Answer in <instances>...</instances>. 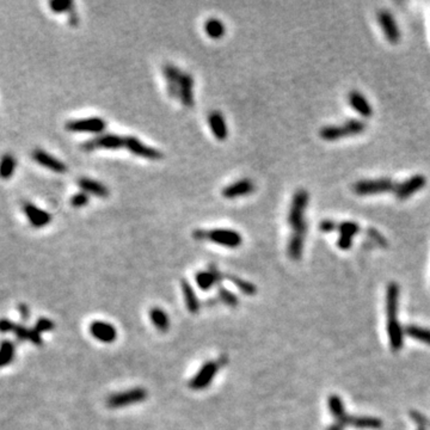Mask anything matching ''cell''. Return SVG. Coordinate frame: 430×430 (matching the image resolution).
<instances>
[{
    "instance_id": "obj_29",
    "label": "cell",
    "mask_w": 430,
    "mask_h": 430,
    "mask_svg": "<svg viewBox=\"0 0 430 430\" xmlns=\"http://www.w3.org/2000/svg\"><path fill=\"white\" fill-rule=\"evenodd\" d=\"M205 31L210 38L219 40L226 33L225 24L218 18H209L205 23Z\"/></svg>"
},
{
    "instance_id": "obj_6",
    "label": "cell",
    "mask_w": 430,
    "mask_h": 430,
    "mask_svg": "<svg viewBox=\"0 0 430 430\" xmlns=\"http://www.w3.org/2000/svg\"><path fill=\"white\" fill-rule=\"evenodd\" d=\"M147 398V391L145 388L135 387L132 390L114 393L107 399L108 406L111 409H119V407L129 406L133 404L141 403Z\"/></svg>"
},
{
    "instance_id": "obj_20",
    "label": "cell",
    "mask_w": 430,
    "mask_h": 430,
    "mask_svg": "<svg viewBox=\"0 0 430 430\" xmlns=\"http://www.w3.org/2000/svg\"><path fill=\"white\" fill-rule=\"evenodd\" d=\"M78 186L81 189V191L89 194V195H95L97 197H102V199H105V197L109 196L110 194L107 186L102 184L101 182L91 180V178L88 177L79 178Z\"/></svg>"
},
{
    "instance_id": "obj_24",
    "label": "cell",
    "mask_w": 430,
    "mask_h": 430,
    "mask_svg": "<svg viewBox=\"0 0 430 430\" xmlns=\"http://www.w3.org/2000/svg\"><path fill=\"white\" fill-rule=\"evenodd\" d=\"M387 334L390 340V347L393 352H398L403 348L404 343V327H401L399 321L387 320Z\"/></svg>"
},
{
    "instance_id": "obj_4",
    "label": "cell",
    "mask_w": 430,
    "mask_h": 430,
    "mask_svg": "<svg viewBox=\"0 0 430 430\" xmlns=\"http://www.w3.org/2000/svg\"><path fill=\"white\" fill-rule=\"evenodd\" d=\"M310 201V194L307 190L299 189L296 190L293 195L291 207H289V213L287 221L292 228H296L304 224L305 221V210L308 206Z\"/></svg>"
},
{
    "instance_id": "obj_35",
    "label": "cell",
    "mask_w": 430,
    "mask_h": 430,
    "mask_svg": "<svg viewBox=\"0 0 430 430\" xmlns=\"http://www.w3.org/2000/svg\"><path fill=\"white\" fill-rule=\"evenodd\" d=\"M50 9L54 14H65V12H71L73 10V2L71 0H53L49 3Z\"/></svg>"
},
{
    "instance_id": "obj_33",
    "label": "cell",
    "mask_w": 430,
    "mask_h": 430,
    "mask_svg": "<svg viewBox=\"0 0 430 430\" xmlns=\"http://www.w3.org/2000/svg\"><path fill=\"white\" fill-rule=\"evenodd\" d=\"M182 289H183V294L186 296V304L188 310L193 313H195L200 310V301L196 298L195 292L191 288V286L187 281H182Z\"/></svg>"
},
{
    "instance_id": "obj_27",
    "label": "cell",
    "mask_w": 430,
    "mask_h": 430,
    "mask_svg": "<svg viewBox=\"0 0 430 430\" xmlns=\"http://www.w3.org/2000/svg\"><path fill=\"white\" fill-rule=\"evenodd\" d=\"M149 318H151L152 323L154 324V326L157 327L159 331L165 332V331H167L168 327H170V320H168L166 312L161 310V308H152V310L149 311Z\"/></svg>"
},
{
    "instance_id": "obj_9",
    "label": "cell",
    "mask_w": 430,
    "mask_h": 430,
    "mask_svg": "<svg viewBox=\"0 0 430 430\" xmlns=\"http://www.w3.org/2000/svg\"><path fill=\"white\" fill-rule=\"evenodd\" d=\"M107 127V122L101 117H89V119L72 120L66 122V130L72 133H94L100 134Z\"/></svg>"
},
{
    "instance_id": "obj_19",
    "label": "cell",
    "mask_w": 430,
    "mask_h": 430,
    "mask_svg": "<svg viewBox=\"0 0 430 430\" xmlns=\"http://www.w3.org/2000/svg\"><path fill=\"white\" fill-rule=\"evenodd\" d=\"M208 124L210 129H212L213 135H214L216 139L220 140V141H224V140L227 139V124H226V120L221 111L213 110L212 113H209Z\"/></svg>"
},
{
    "instance_id": "obj_30",
    "label": "cell",
    "mask_w": 430,
    "mask_h": 430,
    "mask_svg": "<svg viewBox=\"0 0 430 430\" xmlns=\"http://www.w3.org/2000/svg\"><path fill=\"white\" fill-rule=\"evenodd\" d=\"M327 405H329L331 415L336 418V420H344V418L348 416L346 413V407H344L342 399L337 394H331L327 399Z\"/></svg>"
},
{
    "instance_id": "obj_40",
    "label": "cell",
    "mask_w": 430,
    "mask_h": 430,
    "mask_svg": "<svg viewBox=\"0 0 430 430\" xmlns=\"http://www.w3.org/2000/svg\"><path fill=\"white\" fill-rule=\"evenodd\" d=\"M89 200H90L89 194L84 193V191H81V193H76L72 196L71 206L74 207V208H81V207L88 205Z\"/></svg>"
},
{
    "instance_id": "obj_46",
    "label": "cell",
    "mask_w": 430,
    "mask_h": 430,
    "mask_svg": "<svg viewBox=\"0 0 430 430\" xmlns=\"http://www.w3.org/2000/svg\"><path fill=\"white\" fill-rule=\"evenodd\" d=\"M68 22H69V24L72 25V27H76V25H78V23H79L78 15H76V12H75L74 9H73L72 11L69 12V19H68Z\"/></svg>"
},
{
    "instance_id": "obj_14",
    "label": "cell",
    "mask_w": 430,
    "mask_h": 430,
    "mask_svg": "<svg viewBox=\"0 0 430 430\" xmlns=\"http://www.w3.org/2000/svg\"><path fill=\"white\" fill-rule=\"evenodd\" d=\"M31 157H33L34 160L36 161L38 165L55 172V174H65L67 168H68L66 166L65 162L55 158L54 155L48 153L47 151H44L42 148H35L33 153H31Z\"/></svg>"
},
{
    "instance_id": "obj_32",
    "label": "cell",
    "mask_w": 430,
    "mask_h": 430,
    "mask_svg": "<svg viewBox=\"0 0 430 430\" xmlns=\"http://www.w3.org/2000/svg\"><path fill=\"white\" fill-rule=\"evenodd\" d=\"M16 354L15 344L11 340H3L0 343V368L5 367L14 361Z\"/></svg>"
},
{
    "instance_id": "obj_38",
    "label": "cell",
    "mask_w": 430,
    "mask_h": 430,
    "mask_svg": "<svg viewBox=\"0 0 430 430\" xmlns=\"http://www.w3.org/2000/svg\"><path fill=\"white\" fill-rule=\"evenodd\" d=\"M410 417L412 418L413 422L418 425V429H428L430 426V419L423 415V413L418 412V411H410Z\"/></svg>"
},
{
    "instance_id": "obj_15",
    "label": "cell",
    "mask_w": 430,
    "mask_h": 430,
    "mask_svg": "<svg viewBox=\"0 0 430 430\" xmlns=\"http://www.w3.org/2000/svg\"><path fill=\"white\" fill-rule=\"evenodd\" d=\"M254 191V184L253 182L248 178H243V180H239L234 183L229 184L222 190V196L225 199L232 200L237 199V197L246 196L252 194Z\"/></svg>"
},
{
    "instance_id": "obj_5",
    "label": "cell",
    "mask_w": 430,
    "mask_h": 430,
    "mask_svg": "<svg viewBox=\"0 0 430 430\" xmlns=\"http://www.w3.org/2000/svg\"><path fill=\"white\" fill-rule=\"evenodd\" d=\"M124 147V136L117 135V134H100L88 141H84L80 145L82 151L92 152L95 149H120Z\"/></svg>"
},
{
    "instance_id": "obj_37",
    "label": "cell",
    "mask_w": 430,
    "mask_h": 430,
    "mask_svg": "<svg viewBox=\"0 0 430 430\" xmlns=\"http://www.w3.org/2000/svg\"><path fill=\"white\" fill-rule=\"evenodd\" d=\"M227 279L231 280V281L233 282L234 285L237 286L241 292H244L245 294L252 295V294H254V293L257 292L256 287H254L252 285V283H250V282H247V281H244V280L239 279V277H237V276H227Z\"/></svg>"
},
{
    "instance_id": "obj_10",
    "label": "cell",
    "mask_w": 430,
    "mask_h": 430,
    "mask_svg": "<svg viewBox=\"0 0 430 430\" xmlns=\"http://www.w3.org/2000/svg\"><path fill=\"white\" fill-rule=\"evenodd\" d=\"M426 184V178L423 175H413L410 178H407L401 183L397 184L394 188V196L398 200L403 201L405 199H409L410 196H412L413 194H416L417 191L423 189Z\"/></svg>"
},
{
    "instance_id": "obj_26",
    "label": "cell",
    "mask_w": 430,
    "mask_h": 430,
    "mask_svg": "<svg viewBox=\"0 0 430 430\" xmlns=\"http://www.w3.org/2000/svg\"><path fill=\"white\" fill-rule=\"evenodd\" d=\"M17 159L12 153H5L0 157V180L8 181L15 175Z\"/></svg>"
},
{
    "instance_id": "obj_18",
    "label": "cell",
    "mask_w": 430,
    "mask_h": 430,
    "mask_svg": "<svg viewBox=\"0 0 430 430\" xmlns=\"http://www.w3.org/2000/svg\"><path fill=\"white\" fill-rule=\"evenodd\" d=\"M178 100L186 108H193L194 103H195V101H194V78L187 72H183V75L181 78Z\"/></svg>"
},
{
    "instance_id": "obj_21",
    "label": "cell",
    "mask_w": 430,
    "mask_h": 430,
    "mask_svg": "<svg viewBox=\"0 0 430 430\" xmlns=\"http://www.w3.org/2000/svg\"><path fill=\"white\" fill-rule=\"evenodd\" d=\"M348 101H349L350 107H352L356 113L361 115V116L363 117L372 116L373 114L372 105L369 104L367 98H366L361 92L355 91V90L350 91L348 95Z\"/></svg>"
},
{
    "instance_id": "obj_8",
    "label": "cell",
    "mask_w": 430,
    "mask_h": 430,
    "mask_svg": "<svg viewBox=\"0 0 430 430\" xmlns=\"http://www.w3.org/2000/svg\"><path fill=\"white\" fill-rule=\"evenodd\" d=\"M124 148H127L132 154L136 157L149 159V160H159L164 158V153L157 148L149 147L136 138V136H124Z\"/></svg>"
},
{
    "instance_id": "obj_7",
    "label": "cell",
    "mask_w": 430,
    "mask_h": 430,
    "mask_svg": "<svg viewBox=\"0 0 430 430\" xmlns=\"http://www.w3.org/2000/svg\"><path fill=\"white\" fill-rule=\"evenodd\" d=\"M0 332H14L18 339L21 340H30L35 346H42V338L41 333L35 329H28L23 325H17L14 321L3 318L0 319Z\"/></svg>"
},
{
    "instance_id": "obj_49",
    "label": "cell",
    "mask_w": 430,
    "mask_h": 430,
    "mask_svg": "<svg viewBox=\"0 0 430 430\" xmlns=\"http://www.w3.org/2000/svg\"><path fill=\"white\" fill-rule=\"evenodd\" d=\"M429 429H430V426H429Z\"/></svg>"
},
{
    "instance_id": "obj_42",
    "label": "cell",
    "mask_w": 430,
    "mask_h": 430,
    "mask_svg": "<svg viewBox=\"0 0 430 430\" xmlns=\"http://www.w3.org/2000/svg\"><path fill=\"white\" fill-rule=\"evenodd\" d=\"M35 329H36L40 333L47 332V331H50L54 329V323L50 319H47V318H41V319L36 323Z\"/></svg>"
},
{
    "instance_id": "obj_3",
    "label": "cell",
    "mask_w": 430,
    "mask_h": 430,
    "mask_svg": "<svg viewBox=\"0 0 430 430\" xmlns=\"http://www.w3.org/2000/svg\"><path fill=\"white\" fill-rule=\"evenodd\" d=\"M397 184L391 178H377V180H365L356 182L353 186V191L359 196L379 195V194L393 193Z\"/></svg>"
},
{
    "instance_id": "obj_13",
    "label": "cell",
    "mask_w": 430,
    "mask_h": 430,
    "mask_svg": "<svg viewBox=\"0 0 430 430\" xmlns=\"http://www.w3.org/2000/svg\"><path fill=\"white\" fill-rule=\"evenodd\" d=\"M378 22L380 25L382 33L388 42L392 44H396L400 40V31L399 28L394 21V17L386 10H381L378 12Z\"/></svg>"
},
{
    "instance_id": "obj_11",
    "label": "cell",
    "mask_w": 430,
    "mask_h": 430,
    "mask_svg": "<svg viewBox=\"0 0 430 430\" xmlns=\"http://www.w3.org/2000/svg\"><path fill=\"white\" fill-rule=\"evenodd\" d=\"M23 212L27 216L28 221L34 228H42L46 227L52 222V214L48 213L33 202H24L23 203Z\"/></svg>"
},
{
    "instance_id": "obj_16",
    "label": "cell",
    "mask_w": 430,
    "mask_h": 430,
    "mask_svg": "<svg viewBox=\"0 0 430 430\" xmlns=\"http://www.w3.org/2000/svg\"><path fill=\"white\" fill-rule=\"evenodd\" d=\"M90 332L96 339L103 343H111L116 339L117 331L110 323L96 320L90 325Z\"/></svg>"
},
{
    "instance_id": "obj_44",
    "label": "cell",
    "mask_w": 430,
    "mask_h": 430,
    "mask_svg": "<svg viewBox=\"0 0 430 430\" xmlns=\"http://www.w3.org/2000/svg\"><path fill=\"white\" fill-rule=\"evenodd\" d=\"M337 245H338L340 250H349L353 245V238L348 237V235L339 234L338 240H337Z\"/></svg>"
},
{
    "instance_id": "obj_45",
    "label": "cell",
    "mask_w": 430,
    "mask_h": 430,
    "mask_svg": "<svg viewBox=\"0 0 430 430\" xmlns=\"http://www.w3.org/2000/svg\"><path fill=\"white\" fill-rule=\"evenodd\" d=\"M18 311L19 313H21L22 318H23V320H28L29 318H30V310H29V306L21 304L18 306Z\"/></svg>"
},
{
    "instance_id": "obj_41",
    "label": "cell",
    "mask_w": 430,
    "mask_h": 430,
    "mask_svg": "<svg viewBox=\"0 0 430 430\" xmlns=\"http://www.w3.org/2000/svg\"><path fill=\"white\" fill-rule=\"evenodd\" d=\"M219 295H220V299H221V300L224 301L225 304H227L229 306H233V307L238 304V299L235 298V295L233 294V293L227 291V289L220 288Z\"/></svg>"
},
{
    "instance_id": "obj_47",
    "label": "cell",
    "mask_w": 430,
    "mask_h": 430,
    "mask_svg": "<svg viewBox=\"0 0 430 430\" xmlns=\"http://www.w3.org/2000/svg\"><path fill=\"white\" fill-rule=\"evenodd\" d=\"M346 426L347 424L344 422H342V420H336L332 425H330L329 428H327V430H344L346 429Z\"/></svg>"
},
{
    "instance_id": "obj_43",
    "label": "cell",
    "mask_w": 430,
    "mask_h": 430,
    "mask_svg": "<svg viewBox=\"0 0 430 430\" xmlns=\"http://www.w3.org/2000/svg\"><path fill=\"white\" fill-rule=\"evenodd\" d=\"M337 227H338V224L330 219L323 220L319 224V229L321 232H325V233H331V232L337 231Z\"/></svg>"
},
{
    "instance_id": "obj_48",
    "label": "cell",
    "mask_w": 430,
    "mask_h": 430,
    "mask_svg": "<svg viewBox=\"0 0 430 430\" xmlns=\"http://www.w3.org/2000/svg\"><path fill=\"white\" fill-rule=\"evenodd\" d=\"M418 430H426V429H418Z\"/></svg>"
},
{
    "instance_id": "obj_36",
    "label": "cell",
    "mask_w": 430,
    "mask_h": 430,
    "mask_svg": "<svg viewBox=\"0 0 430 430\" xmlns=\"http://www.w3.org/2000/svg\"><path fill=\"white\" fill-rule=\"evenodd\" d=\"M337 231L339 232V234L342 235H348V237H355L356 234L360 232V226L356 222L353 221H343L338 224Z\"/></svg>"
},
{
    "instance_id": "obj_2",
    "label": "cell",
    "mask_w": 430,
    "mask_h": 430,
    "mask_svg": "<svg viewBox=\"0 0 430 430\" xmlns=\"http://www.w3.org/2000/svg\"><path fill=\"white\" fill-rule=\"evenodd\" d=\"M228 362L227 356H221L218 360L214 361H208L202 366V368L197 372V374L191 379L189 382V387L193 390H203L206 388L210 382L213 381V379L215 378L216 373L221 369L226 363Z\"/></svg>"
},
{
    "instance_id": "obj_1",
    "label": "cell",
    "mask_w": 430,
    "mask_h": 430,
    "mask_svg": "<svg viewBox=\"0 0 430 430\" xmlns=\"http://www.w3.org/2000/svg\"><path fill=\"white\" fill-rule=\"evenodd\" d=\"M193 237L199 241H212L222 246L235 248L243 243V237L239 232L232 228H214L201 229L196 228L193 232Z\"/></svg>"
},
{
    "instance_id": "obj_17",
    "label": "cell",
    "mask_w": 430,
    "mask_h": 430,
    "mask_svg": "<svg viewBox=\"0 0 430 430\" xmlns=\"http://www.w3.org/2000/svg\"><path fill=\"white\" fill-rule=\"evenodd\" d=\"M162 73H164L165 80L167 85V94L171 98H178V91H180L181 78L183 72L178 68L177 66L166 63L162 67Z\"/></svg>"
},
{
    "instance_id": "obj_28",
    "label": "cell",
    "mask_w": 430,
    "mask_h": 430,
    "mask_svg": "<svg viewBox=\"0 0 430 430\" xmlns=\"http://www.w3.org/2000/svg\"><path fill=\"white\" fill-rule=\"evenodd\" d=\"M319 136L323 140H325V141H336V140H339L342 138H348L343 124H340V126L323 127L319 132Z\"/></svg>"
},
{
    "instance_id": "obj_12",
    "label": "cell",
    "mask_w": 430,
    "mask_h": 430,
    "mask_svg": "<svg viewBox=\"0 0 430 430\" xmlns=\"http://www.w3.org/2000/svg\"><path fill=\"white\" fill-rule=\"evenodd\" d=\"M308 225L307 222L299 226V227L293 228V233L288 241V247L287 252L292 261H299L302 256V250H304L305 237L307 234Z\"/></svg>"
},
{
    "instance_id": "obj_31",
    "label": "cell",
    "mask_w": 430,
    "mask_h": 430,
    "mask_svg": "<svg viewBox=\"0 0 430 430\" xmlns=\"http://www.w3.org/2000/svg\"><path fill=\"white\" fill-rule=\"evenodd\" d=\"M404 333L411 338L420 340V342L430 346V330L425 327L417 326V325H407L404 327Z\"/></svg>"
},
{
    "instance_id": "obj_23",
    "label": "cell",
    "mask_w": 430,
    "mask_h": 430,
    "mask_svg": "<svg viewBox=\"0 0 430 430\" xmlns=\"http://www.w3.org/2000/svg\"><path fill=\"white\" fill-rule=\"evenodd\" d=\"M399 299V286L396 282H390L386 289V314L387 320H396Z\"/></svg>"
},
{
    "instance_id": "obj_22",
    "label": "cell",
    "mask_w": 430,
    "mask_h": 430,
    "mask_svg": "<svg viewBox=\"0 0 430 430\" xmlns=\"http://www.w3.org/2000/svg\"><path fill=\"white\" fill-rule=\"evenodd\" d=\"M196 283L203 291H208L213 286L220 282L222 279V274L216 269L215 266H209V269L207 272H199L196 274Z\"/></svg>"
},
{
    "instance_id": "obj_39",
    "label": "cell",
    "mask_w": 430,
    "mask_h": 430,
    "mask_svg": "<svg viewBox=\"0 0 430 430\" xmlns=\"http://www.w3.org/2000/svg\"><path fill=\"white\" fill-rule=\"evenodd\" d=\"M366 233H367V235H368V238L371 239L372 241H374L375 244H378L379 246H382V247H386L387 246V240H386V238L384 237V235H382L380 232L378 231V229H375V228H368L367 229V232H366Z\"/></svg>"
},
{
    "instance_id": "obj_25",
    "label": "cell",
    "mask_w": 430,
    "mask_h": 430,
    "mask_svg": "<svg viewBox=\"0 0 430 430\" xmlns=\"http://www.w3.org/2000/svg\"><path fill=\"white\" fill-rule=\"evenodd\" d=\"M342 422L358 429H380L382 426L381 419L369 416H347Z\"/></svg>"
},
{
    "instance_id": "obj_34",
    "label": "cell",
    "mask_w": 430,
    "mask_h": 430,
    "mask_svg": "<svg viewBox=\"0 0 430 430\" xmlns=\"http://www.w3.org/2000/svg\"><path fill=\"white\" fill-rule=\"evenodd\" d=\"M344 129H346L347 136H354V135H358V134H361L362 132H365L366 128H367V124H366L363 121L361 120H349L347 121L346 123H343Z\"/></svg>"
}]
</instances>
